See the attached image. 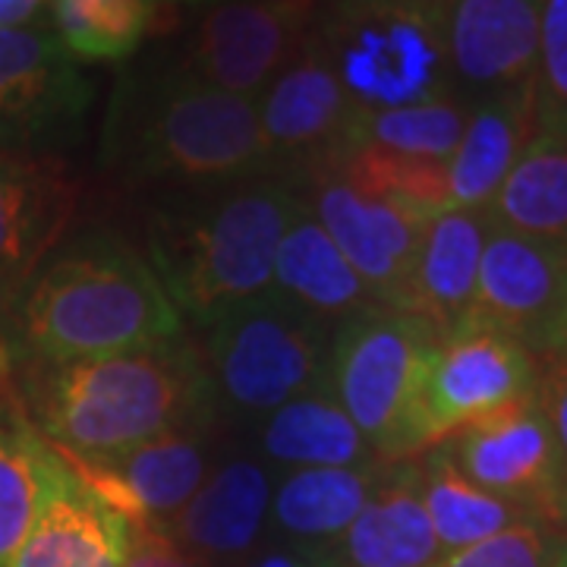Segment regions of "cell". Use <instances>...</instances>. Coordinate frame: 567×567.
Instances as JSON below:
<instances>
[{"mask_svg":"<svg viewBox=\"0 0 567 567\" xmlns=\"http://www.w3.org/2000/svg\"><path fill=\"white\" fill-rule=\"evenodd\" d=\"M249 567H338L331 558V548H303L287 546L275 548L262 558H256Z\"/></svg>","mask_w":567,"mask_h":567,"instance_id":"35","label":"cell"},{"mask_svg":"<svg viewBox=\"0 0 567 567\" xmlns=\"http://www.w3.org/2000/svg\"><path fill=\"white\" fill-rule=\"evenodd\" d=\"M303 189H309V199H303V205L344 252V259L360 275L375 306L394 309L416 259L425 224L435 215L429 218L404 205L372 199L344 181L338 171H324L312 177Z\"/></svg>","mask_w":567,"mask_h":567,"instance_id":"15","label":"cell"},{"mask_svg":"<svg viewBox=\"0 0 567 567\" xmlns=\"http://www.w3.org/2000/svg\"><path fill=\"white\" fill-rule=\"evenodd\" d=\"M271 287L331 324L375 306L360 275L306 205L284 230Z\"/></svg>","mask_w":567,"mask_h":567,"instance_id":"23","label":"cell"},{"mask_svg":"<svg viewBox=\"0 0 567 567\" xmlns=\"http://www.w3.org/2000/svg\"><path fill=\"white\" fill-rule=\"evenodd\" d=\"M533 107L536 130L567 133V0H543Z\"/></svg>","mask_w":567,"mask_h":567,"instance_id":"30","label":"cell"},{"mask_svg":"<svg viewBox=\"0 0 567 567\" xmlns=\"http://www.w3.org/2000/svg\"><path fill=\"white\" fill-rule=\"evenodd\" d=\"M439 334L420 319L369 306L338 324L322 385L344 406L375 461H410L435 445L423 406Z\"/></svg>","mask_w":567,"mask_h":567,"instance_id":"5","label":"cell"},{"mask_svg":"<svg viewBox=\"0 0 567 567\" xmlns=\"http://www.w3.org/2000/svg\"><path fill=\"white\" fill-rule=\"evenodd\" d=\"M271 511V480L256 461H230L205 480L193 502L167 524L177 543L215 561L240 558L256 546Z\"/></svg>","mask_w":567,"mask_h":567,"instance_id":"21","label":"cell"},{"mask_svg":"<svg viewBox=\"0 0 567 567\" xmlns=\"http://www.w3.org/2000/svg\"><path fill=\"white\" fill-rule=\"evenodd\" d=\"M492 227L567 252V133L536 130L495 199L486 205Z\"/></svg>","mask_w":567,"mask_h":567,"instance_id":"24","label":"cell"},{"mask_svg":"<svg viewBox=\"0 0 567 567\" xmlns=\"http://www.w3.org/2000/svg\"><path fill=\"white\" fill-rule=\"evenodd\" d=\"M543 0H442L447 73L466 104L533 85Z\"/></svg>","mask_w":567,"mask_h":567,"instance_id":"16","label":"cell"},{"mask_svg":"<svg viewBox=\"0 0 567 567\" xmlns=\"http://www.w3.org/2000/svg\"><path fill=\"white\" fill-rule=\"evenodd\" d=\"M470 322L502 331L536 360L567 350L565 249L488 224Z\"/></svg>","mask_w":567,"mask_h":567,"instance_id":"10","label":"cell"},{"mask_svg":"<svg viewBox=\"0 0 567 567\" xmlns=\"http://www.w3.org/2000/svg\"><path fill=\"white\" fill-rule=\"evenodd\" d=\"M331 558L338 567H432L442 558L416 457L382 464L369 502L331 546Z\"/></svg>","mask_w":567,"mask_h":567,"instance_id":"18","label":"cell"},{"mask_svg":"<svg viewBox=\"0 0 567 567\" xmlns=\"http://www.w3.org/2000/svg\"><path fill=\"white\" fill-rule=\"evenodd\" d=\"M205 334L203 363L215 410L268 420L322 382L334 324L271 287L224 312Z\"/></svg>","mask_w":567,"mask_h":567,"instance_id":"7","label":"cell"},{"mask_svg":"<svg viewBox=\"0 0 567 567\" xmlns=\"http://www.w3.org/2000/svg\"><path fill=\"white\" fill-rule=\"evenodd\" d=\"M486 208H445L425 224L398 312L425 322L439 338L464 328L476 297L486 246Z\"/></svg>","mask_w":567,"mask_h":567,"instance_id":"17","label":"cell"},{"mask_svg":"<svg viewBox=\"0 0 567 567\" xmlns=\"http://www.w3.org/2000/svg\"><path fill=\"white\" fill-rule=\"evenodd\" d=\"M470 104L457 95L394 111H357L347 145H365L404 158L451 162L464 136Z\"/></svg>","mask_w":567,"mask_h":567,"instance_id":"28","label":"cell"},{"mask_svg":"<svg viewBox=\"0 0 567 567\" xmlns=\"http://www.w3.org/2000/svg\"><path fill=\"white\" fill-rule=\"evenodd\" d=\"M565 533L546 524H517L507 527L483 543L447 551L432 567H551L555 551Z\"/></svg>","mask_w":567,"mask_h":567,"instance_id":"31","label":"cell"},{"mask_svg":"<svg viewBox=\"0 0 567 567\" xmlns=\"http://www.w3.org/2000/svg\"><path fill=\"white\" fill-rule=\"evenodd\" d=\"M80 183L48 152L0 145V297L13 306L66 237Z\"/></svg>","mask_w":567,"mask_h":567,"instance_id":"14","label":"cell"},{"mask_svg":"<svg viewBox=\"0 0 567 567\" xmlns=\"http://www.w3.org/2000/svg\"><path fill=\"white\" fill-rule=\"evenodd\" d=\"M20 365L99 360L183 338V316L130 246L95 234L54 252L13 312Z\"/></svg>","mask_w":567,"mask_h":567,"instance_id":"2","label":"cell"},{"mask_svg":"<svg viewBox=\"0 0 567 567\" xmlns=\"http://www.w3.org/2000/svg\"><path fill=\"white\" fill-rule=\"evenodd\" d=\"M316 41L357 111L454 95L442 0H324Z\"/></svg>","mask_w":567,"mask_h":567,"instance_id":"6","label":"cell"},{"mask_svg":"<svg viewBox=\"0 0 567 567\" xmlns=\"http://www.w3.org/2000/svg\"><path fill=\"white\" fill-rule=\"evenodd\" d=\"M536 401L546 413L558 470V529L567 533V350L536 360Z\"/></svg>","mask_w":567,"mask_h":567,"instance_id":"32","label":"cell"},{"mask_svg":"<svg viewBox=\"0 0 567 567\" xmlns=\"http://www.w3.org/2000/svg\"><path fill=\"white\" fill-rule=\"evenodd\" d=\"M551 567H567V533L561 536V543H558V551H555V561Z\"/></svg>","mask_w":567,"mask_h":567,"instance_id":"37","label":"cell"},{"mask_svg":"<svg viewBox=\"0 0 567 567\" xmlns=\"http://www.w3.org/2000/svg\"><path fill=\"white\" fill-rule=\"evenodd\" d=\"M268 461L293 470L303 466H357L375 461L360 429L319 382L300 398L278 406L262 429Z\"/></svg>","mask_w":567,"mask_h":567,"instance_id":"25","label":"cell"},{"mask_svg":"<svg viewBox=\"0 0 567 567\" xmlns=\"http://www.w3.org/2000/svg\"><path fill=\"white\" fill-rule=\"evenodd\" d=\"M324 0H218L186 44L183 76L259 102L293 61L322 13Z\"/></svg>","mask_w":567,"mask_h":567,"instance_id":"8","label":"cell"},{"mask_svg":"<svg viewBox=\"0 0 567 567\" xmlns=\"http://www.w3.org/2000/svg\"><path fill=\"white\" fill-rule=\"evenodd\" d=\"M92 102L80 61L51 29H0V145L41 152L76 133Z\"/></svg>","mask_w":567,"mask_h":567,"instance_id":"12","label":"cell"},{"mask_svg":"<svg viewBox=\"0 0 567 567\" xmlns=\"http://www.w3.org/2000/svg\"><path fill=\"white\" fill-rule=\"evenodd\" d=\"M470 483L558 529V470L546 413L536 401L502 406L442 439ZM561 533V529H558Z\"/></svg>","mask_w":567,"mask_h":567,"instance_id":"11","label":"cell"},{"mask_svg":"<svg viewBox=\"0 0 567 567\" xmlns=\"http://www.w3.org/2000/svg\"><path fill=\"white\" fill-rule=\"evenodd\" d=\"M533 133V85L470 104L464 136L447 162V208H486Z\"/></svg>","mask_w":567,"mask_h":567,"instance_id":"20","label":"cell"},{"mask_svg":"<svg viewBox=\"0 0 567 567\" xmlns=\"http://www.w3.org/2000/svg\"><path fill=\"white\" fill-rule=\"evenodd\" d=\"M152 3H158V0H152ZM167 3H181V0H167ZM186 3H203V0H186Z\"/></svg>","mask_w":567,"mask_h":567,"instance_id":"38","label":"cell"},{"mask_svg":"<svg viewBox=\"0 0 567 567\" xmlns=\"http://www.w3.org/2000/svg\"><path fill=\"white\" fill-rule=\"evenodd\" d=\"M385 461L303 466L271 492V524L290 546L331 548L360 517Z\"/></svg>","mask_w":567,"mask_h":567,"instance_id":"22","label":"cell"},{"mask_svg":"<svg viewBox=\"0 0 567 567\" xmlns=\"http://www.w3.org/2000/svg\"><path fill=\"white\" fill-rule=\"evenodd\" d=\"M268 181L303 189L341 162L357 107L324 61L316 32L256 102Z\"/></svg>","mask_w":567,"mask_h":567,"instance_id":"9","label":"cell"},{"mask_svg":"<svg viewBox=\"0 0 567 567\" xmlns=\"http://www.w3.org/2000/svg\"><path fill=\"white\" fill-rule=\"evenodd\" d=\"M123 567H203L164 527H133Z\"/></svg>","mask_w":567,"mask_h":567,"instance_id":"33","label":"cell"},{"mask_svg":"<svg viewBox=\"0 0 567 567\" xmlns=\"http://www.w3.org/2000/svg\"><path fill=\"white\" fill-rule=\"evenodd\" d=\"M416 464H420L425 514L432 520L442 555L473 546V543H483L502 529L533 520L520 507L507 505L486 488L470 483L461 473V466L451 461V454L442 442L425 447Z\"/></svg>","mask_w":567,"mask_h":567,"instance_id":"27","label":"cell"},{"mask_svg":"<svg viewBox=\"0 0 567 567\" xmlns=\"http://www.w3.org/2000/svg\"><path fill=\"white\" fill-rule=\"evenodd\" d=\"M54 35L73 61H123L145 39L152 0H54Z\"/></svg>","mask_w":567,"mask_h":567,"instance_id":"29","label":"cell"},{"mask_svg":"<svg viewBox=\"0 0 567 567\" xmlns=\"http://www.w3.org/2000/svg\"><path fill=\"white\" fill-rule=\"evenodd\" d=\"M0 404L25 410L20 394V357L13 334V306L0 297Z\"/></svg>","mask_w":567,"mask_h":567,"instance_id":"34","label":"cell"},{"mask_svg":"<svg viewBox=\"0 0 567 567\" xmlns=\"http://www.w3.org/2000/svg\"><path fill=\"white\" fill-rule=\"evenodd\" d=\"M130 529L63 464L13 567H123Z\"/></svg>","mask_w":567,"mask_h":567,"instance_id":"19","label":"cell"},{"mask_svg":"<svg viewBox=\"0 0 567 567\" xmlns=\"http://www.w3.org/2000/svg\"><path fill=\"white\" fill-rule=\"evenodd\" d=\"M536 391V357L486 324H464L439 338L429 357L423 406L435 445L454 429Z\"/></svg>","mask_w":567,"mask_h":567,"instance_id":"13","label":"cell"},{"mask_svg":"<svg viewBox=\"0 0 567 567\" xmlns=\"http://www.w3.org/2000/svg\"><path fill=\"white\" fill-rule=\"evenodd\" d=\"M54 0H0V29H22L51 7Z\"/></svg>","mask_w":567,"mask_h":567,"instance_id":"36","label":"cell"},{"mask_svg":"<svg viewBox=\"0 0 567 567\" xmlns=\"http://www.w3.org/2000/svg\"><path fill=\"white\" fill-rule=\"evenodd\" d=\"M303 196L278 181L215 186L158 212L148 224V265L177 312L199 328L268 293L275 256Z\"/></svg>","mask_w":567,"mask_h":567,"instance_id":"3","label":"cell"},{"mask_svg":"<svg viewBox=\"0 0 567 567\" xmlns=\"http://www.w3.org/2000/svg\"><path fill=\"white\" fill-rule=\"evenodd\" d=\"M61 466L29 413L0 404V567H13Z\"/></svg>","mask_w":567,"mask_h":567,"instance_id":"26","label":"cell"},{"mask_svg":"<svg viewBox=\"0 0 567 567\" xmlns=\"http://www.w3.org/2000/svg\"><path fill=\"white\" fill-rule=\"evenodd\" d=\"M20 394L41 439L85 461L208 429L218 413L203 353L186 338L82 363L20 365Z\"/></svg>","mask_w":567,"mask_h":567,"instance_id":"1","label":"cell"},{"mask_svg":"<svg viewBox=\"0 0 567 567\" xmlns=\"http://www.w3.org/2000/svg\"><path fill=\"white\" fill-rule=\"evenodd\" d=\"M104 162L133 183L215 189L268 181L256 102L189 80L181 70L117 92Z\"/></svg>","mask_w":567,"mask_h":567,"instance_id":"4","label":"cell"}]
</instances>
